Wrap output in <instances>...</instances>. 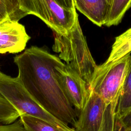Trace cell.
Wrapping results in <instances>:
<instances>
[{"label":"cell","instance_id":"6da1fadb","mask_svg":"<svg viewBox=\"0 0 131 131\" xmlns=\"http://www.w3.org/2000/svg\"><path fill=\"white\" fill-rule=\"evenodd\" d=\"M17 78L33 97L59 120L73 126L77 111L71 104L54 72L64 63L45 49L32 46L14 57Z\"/></svg>","mask_w":131,"mask_h":131},{"label":"cell","instance_id":"8fae6325","mask_svg":"<svg viewBox=\"0 0 131 131\" xmlns=\"http://www.w3.org/2000/svg\"><path fill=\"white\" fill-rule=\"evenodd\" d=\"M130 7L131 0H111L109 13L104 25L111 27L118 25Z\"/></svg>","mask_w":131,"mask_h":131},{"label":"cell","instance_id":"30bf717a","mask_svg":"<svg viewBox=\"0 0 131 131\" xmlns=\"http://www.w3.org/2000/svg\"><path fill=\"white\" fill-rule=\"evenodd\" d=\"M131 52V28L117 36L106 62L115 61Z\"/></svg>","mask_w":131,"mask_h":131},{"label":"cell","instance_id":"7402d4cb","mask_svg":"<svg viewBox=\"0 0 131 131\" xmlns=\"http://www.w3.org/2000/svg\"><path fill=\"white\" fill-rule=\"evenodd\" d=\"M126 125H127L128 126H130V127H131V122H130L129 124H126Z\"/></svg>","mask_w":131,"mask_h":131},{"label":"cell","instance_id":"44dd1931","mask_svg":"<svg viewBox=\"0 0 131 131\" xmlns=\"http://www.w3.org/2000/svg\"><path fill=\"white\" fill-rule=\"evenodd\" d=\"M25 127V126H24ZM25 131H31L30 129H29L28 128H26V127H25Z\"/></svg>","mask_w":131,"mask_h":131},{"label":"cell","instance_id":"2e32d148","mask_svg":"<svg viewBox=\"0 0 131 131\" xmlns=\"http://www.w3.org/2000/svg\"><path fill=\"white\" fill-rule=\"evenodd\" d=\"M0 2L6 6L8 14L11 19L18 21L23 18L17 0H0Z\"/></svg>","mask_w":131,"mask_h":131},{"label":"cell","instance_id":"e0dca14e","mask_svg":"<svg viewBox=\"0 0 131 131\" xmlns=\"http://www.w3.org/2000/svg\"><path fill=\"white\" fill-rule=\"evenodd\" d=\"M0 131H25V127L20 118L9 124H0Z\"/></svg>","mask_w":131,"mask_h":131},{"label":"cell","instance_id":"ac0fdd59","mask_svg":"<svg viewBox=\"0 0 131 131\" xmlns=\"http://www.w3.org/2000/svg\"><path fill=\"white\" fill-rule=\"evenodd\" d=\"M114 131H131V127L126 125L123 120L116 114Z\"/></svg>","mask_w":131,"mask_h":131},{"label":"cell","instance_id":"8992f818","mask_svg":"<svg viewBox=\"0 0 131 131\" xmlns=\"http://www.w3.org/2000/svg\"><path fill=\"white\" fill-rule=\"evenodd\" d=\"M56 78L71 104L80 112L88 99L89 91L84 80L64 63L54 68Z\"/></svg>","mask_w":131,"mask_h":131},{"label":"cell","instance_id":"7c38bea8","mask_svg":"<svg viewBox=\"0 0 131 131\" xmlns=\"http://www.w3.org/2000/svg\"><path fill=\"white\" fill-rule=\"evenodd\" d=\"M131 111V61L123 89L120 97L116 110V115L122 119Z\"/></svg>","mask_w":131,"mask_h":131},{"label":"cell","instance_id":"d6986e66","mask_svg":"<svg viewBox=\"0 0 131 131\" xmlns=\"http://www.w3.org/2000/svg\"><path fill=\"white\" fill-rule=\"evenodd\" d=\"M56 3L59 4L62 7L70 9L75 10L76 9L74 4V0H55Z\"/></svg>","mask_w":131,"mask_h":131},{"label":"cell","instance_id":"603a6c76","mask_svg":"<svg viewBox=\"0 0 131 131\" xmlns=\"http://www.w3.org/2000/svg\"><path fill=\"white\" fill-rule=\"evenodd\" d=\"M110 1H111V0H110Z\"/></svg>","mask_w":131,"mask_h":131},{"label":"cell","instance_id":"4fadbf2b","mask_svg":"<svg viewBox=\"0 0 131 131\" xmlns=\"http://www.w3.org/2000/svg\"><path fill=\"white\" fill-rule=\"evenodd\" d=\"M21 116L19 111L0 94V124H11Z\"/></svg>","mask_w":131,"mask_h":131},{"label":"cell","instance_id":"52a82bcc","mask_svg":"<svg viewBox=\"0 0 131 131\" xmlns=\"http://www.w3.org/2000/svg\"><path fill=\"white\" fill-rule=\"evenodd\" d=\"M107 106L95 92L89 91L86 102L73 125L76 131H100Z\"/></svg>","mask_w":131,"mask_h":131},{"label":"cell","instance_id":"9c48e42d","mask_svg":"<svg viewBox=\"0 0 131 131\" xmlns=\"http://www.w3.org/2000/svg\"><path fill=\"white\" fill-rule=\"evenodd\" d=\"M76 9L99 27L104 25L111 6L110 0H74Z\"/></svg>","mask_w":131,"mask_h":131},{"label":"cell","instance_id":"7a4b0ae2","mask_svg":"<svg viewBox=\"0 0 131 131\" xmlns=\"http://www.w3.org/2000/svg\"><path fill=\"white\" fill-rule=\"evenodd\" d=\"M54 33L53 50L89 86L98 66L90 52L78 18L72 29L66 34Z\"/></svg>","mask_w":131,"mask_h":131},{"label":"cell","instance_id":"5b68a950","mask_svg":"<svg viewBox=\"0 0 131 131\" xmlns=\"http://www.w3.org/2000/svg\"><path fill=\"white\" fill-rule=\"evenodd\" d=\"M23 17L33 15L45 23L56 33L64 34L74 27L78 18L76 9L64 8L55 0H17Z\"/></svg>","mask_w":131,"mask_h":131},{"label":"cell","instance_id":"9a60e30c","mask_svg":"<svg viewBox=\"0 0 131 131\" xmlns=\"http://www.w3.org/2000/svg\"><path fill=\"white\" fill-rule=\"evenodd\" d=\"M118 102L108 105L106 108L103 124L100 131H114L116 110Z\"/></svg>","mask_w":131,"mask_h":131},{"label":"cell","instance_id":"3957f363","mask_svg":"<svg viewBox=\"0 0 131 131\" xmlns=\"http://www.w3.org/2000/svg\"><path fill=\"white\" fill-rule=\"evenodd\" d=\"M0 94L23 115L42 120L62 131H76L45 108L28 92L17 77H12L0 71Z\"/></svg>","mask_w":131,"mask_h":131},{"label":"cell","instance_id":"ffe728a7","mask_svg":"<svg viewBox=\"0 0 131 131\" xmlns=\"http://www.w3.org/2000/svg\"><path fill=\"white\" fill-rule=\"evenodd\" d=\"M122 119L126 124H129L131 122V111L125 118Z\"/></svg>","mask_w":131,"mask_h":131},{"label":"cell","instance_id":"5bb4252c","mask_svg":"<svg viewBox=\"0 0 131 131\" xmlns=\"http://www.w3.org/2000/svg\"><path fill=\"white\" fill-rule=\"evenodd\" d=\"M19 118L24 126L31 131H62L42 120L30 115H23Z\"/></svg>","mask_w":131,"mask_h":131},{"label":"cell","instance_id":"277c9868","mask_svg":"<svg viewBox=\"0 0 131 131\" xmlns=\"http://www.w3.org/2000/svg\"><path fill=\"white\" fill-rule=\"evenodd\" d=\"M130 54L110 62L105 61L98 67L89 86L103 100L106 105L118 102L127 76L130 63Z\"/></svg>","mask_w":131,"mask_h":131},{"label":"cell","instance_id":"ba28073f","mask_svg":"<svg viewBox=\"0 0 131 131\" xmlns=\"http://www.w3.org/2000/svg\"><path fill=\"white\" fill-rule=\"evenodd\" d=\"M30 37L25 26L9 17L0 21V54L24 51Z\"/></svg>","mask_w":131,"mask_h":131}]
</instances>
